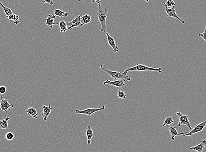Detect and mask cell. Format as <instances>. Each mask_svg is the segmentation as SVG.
<instances>
[{
	"instance_id": "cell-1",
	"label": "cell",
	"mask_w": 206,
	"mask_h": 152,
	"mask_svg": "<svg viewBox=\"0 0 206 152\" xmlns=\"http://www.w3.org/2000/svg\"><path fill=\"white\" fill-rule=\"evenodd\" d=\"M98 10L97 12V16L98 20L101 25L100 33H106L107 29L106 25V18L108 16V11L106 9H103L101 6V4H98Z\"/></svg>"
},
{
	"instance_id": "cell-2",
	"label": "cell",
	"mask_w": 206,
	"mask_h": 152,
	"mask_svg": "<svg viewBox=\"0 0 206 152\" xmlns=\"http://www.w3.org/2000/svg\"><path fill=\"white\" fill-rule=\"evenodd\" d=\"M100 69L101 71L105 72L113 78V80L117 79H125L129 81L131 80V78L127 75H124L123 73L119 72H114L111 71L107 68L104 64H101L100 66Z\"/></svg>"
},
{
	"instance_id": "cell-3",
	"label": "cell",
	"mask_w": 206,
	"mask_h": 152,
	"mask_svg": "<svg viewBox=\"0 0 206 152\" xmlns=\"http://www.w3.org/2000/svg\"><path fill=\"white\" fill-rule=\"evenodd\" d=\"M134 71H153V72H157L159 73H161L162 72V69L161 68H152V67H148L142 64H136V66L131 67V68H128L123 72L124 75H127V73L129 72H132Z\"/></svg>"
},
{
	"instance_id": "cell-4",
	"label": "cell",
	"mask_w": 206,
	"mask_h": 152,
	"mask_svg": "<svg viewBox=\"0 0 206 152\" xmlns=\"http://www.w3.org/2000/svg\"><path fill=\"white\" fill-rule=\"evenodd\" d=\"M183 110H181L180 112H176V114L179 117V123L178 126L180 127L183 125H186L189 129H192L191 123L189 121V116L186 115L182 113Z\"/></svg>"
},
{
	"instance_id": "cell-5",
	"label": "cell",
	"mask_w": 206,
	"mask_h": 152,
	"mask_svg": "<svg viewBox=\"0 0 206 152\" xmlns=\"http://www.w3.org/2000/svg\"><path fill=\"white\" fill-rule=\"evenodd\" d=\"M206 126V120L198 124L196 126H194V128L192 129V130L190 132H183V133H180V134L183 135V136H191L193 134H196V133L201 132L204 129Z\"/></svg>"
},
{
	"instance_id": "cell-6",
	"label": "cell",
	"mask_w": 206,
	"mask_h": 152,
	"mask_svg": "<svg viewBox=\"0 0 206 152\" xmlns=\"http://www.w3.org/2000/svg\"><path fill=\"white\" fill-rule=\"evenodd\" d=\"M105 109V106L104 105L102 106L100 108H87L83 110H79L76 109L75 110V113L77 114H85L87 115L91 116L93 114L98 112L99 111H103Z\"/></svg>"
},
{
	"instance_id": "cell-7",
	"label": "cell",
	"mask_w": 206,
	"mask_h": 152,
	"mask_svg": "<svg viewBox=\"0 0 206 152\" xmlns=\"http://www.w3.org/2000/svg\"><path fill=\"white\" fill-rule=\"evenodd\" d=\"M83 14H80V15L76 16L73 20L70 22H66L67 26H68V30H71L74 28L78 26L81 27L82 24L81 18Z\"/></svg>"
},
{
	"instance_id": "cell-8",
	"label": "cell",
	"mask_w": 206,
	"mask_h": 152,
	"mask_svg": "<svg viewBox=\"0 0 206 152\" xmlns=\"http://www.w3.org/2000/svg\"><path fill=\"white\" fill-rule=\"evenodd\" d=\"M103 85L107 84L110 85L118 88H123L126 85V80L125 79H119L113 80L112 81L106 80L103 82Z\"/></svg>"
},
{
	"instance_id": "cell-9",
	"label": "cell",
	"mask_w": 206,
	"mask_h": 152,
	"mask_svg": "<svg viewBox=\"0 0 206 152\" xmlns=\"http://www.w3.org/2000/svg\"><path fill=\"white\" fill-rule=\"evenodd\" d=\"M165 10L168 16L176 18V19L180 21L182 23H185V22H186L185 20L181 19L179 17L178 14H177L176 9H175V7H173V8H168V7H165Z\"/></svg>"
},
{
	"instance_id": "cell-10",
	"label": "cell",
	"mask_w": 206,
	"mask_h": 152,
	"mask_svg": "<svg viewBox=\"0 0 206 152\" xmlns=\"http://www.w3.org/2000/svg\"><path fill=\"white\" fill-rule=\"evenodd\" d=\"M14 105L12 104H9L7 100H5L3 97L1 96L0 99V111H4L7 113L8 110L13 108Z\"/></svg>"
},
{
	"instance_id": "cell-11",
	"label": "cell",
	"mask_w": 206,
	"mask_h": 152,
	"mask_svg": "<svg viewBox=\"0 0 206 152\" xmlns=\"http://www.w3.org/2000/svg\"><path fill=\"white\" fill-rule=\"evenodd\" d=\"M107 37V42L108 44L111 46L113 49V52L114 53H116L119 51V47L117 45L114 38H112L108 33H106Z\"/></svg>"
},
{
	"instance_id": "cell-12",
	"label": "cell",
	"mask_w": 206,
	"mask_h": 152,
	"mask_svg": "<svg viewBox=\"0 0 206 152\" xmlns=\"http://www.w3.org/2000/svg\"><path fill=\"white\" fill-rule=\"evenodd\" d=\"M56 16L55 15H52L51 14H50L49 15L48 17L46 18L45 20V24H46V26L52 28L54 26L56 25H59V22H54V20L55 18H56Z\"/></svg>"
},
{
	"instance_id": "cell-13",
	"label": "cell",
	"mask_w": 206,
	"mask_h": 152,
	"mask_svg": "<svg viewBox=\"0 0 206 152\" xmlns=\"http://www.w3.org/2000/svg\"><path fill=\"white\" fill-rule=\"evenodd\" d=\"M42 108H43V110L42 112V117L44 121H47L49 115L50 114L52 110V108L50 106V104H49L48 106H42Z\"/></svg>"
},
{
	"instance_id": "cell-14",
	"label": "cell",
	"mask_w": 206,
	"mask_h": 152,
	"mask_svg": "<svg viewBox=\"0 0 206 152\" xmlns=\"http://www.w3.org/2000/svg\"><path fill=\"white\" fill-rule=\"evenodd\" d=\"M86 134L87 138L88 145H91V140L92 138L95 135L94 134V131H93L91 126H88L87 127Z\"/></svg>"
},
{
	"instance_id": "cell-15",
	"label": "cell",
	"mask_w": 206,
	"mask_h": 152,
	"mask_svg": "<svg viewBox=\"0 0 206 152\" xmlns=\"http://www.w3.org/2000/svg\"><path fill=\"white\" fill-rule=\"evenodd\" d=\"M206 145V140L204 139V140L201 141V142L196 146L193 147H190L188 146V147L189 149L191 150H193L196 151L198 152H201L203 150L204 148Z\"/></svg>"
},
{
	"instance_id": "cell-16",
	"label": "cell",
	"mask_w": 206,
	"mask_h": 152,
	"mask_svg": "<svg viewBox=\"0 0 206 152\" xmlns=\"http://www.w3.org/2000/svg\"><path fill=\"white\" fill-rule=\"evenodd\" d=\"M169 129V133L171 135V139L172 141L174 140L175 137L176 136H182L183 135L179 133L177 130V127L172 126H167Z\"/></svg>"
},
{
	"instance_id": "cell-17",
	"label": "cell",
	"mask_w": 206,
	"mask_h": 152,
	"mask_svg": "<svg viewBox=\"0 0 206 152\" xmlns=\"http://www.w3.org/2000/svg\"><path fill=\"white\" fill-rule=\"evenodd\" d=\"M26 112L27 113L28 115L32 116L34 118H38V111L34 107H30Z\"/></svg>"
},
{
	"instance_id": "cell-18",
	"label": "cell",
	"mask_w": 206,
	"mask_h": 152,
	"mask_svg": "<svg viewBox=\"0 0 206 152\" xmlns=\"http://www.w3.org/2000/svg\"><path fill=\"white\" fill-rule=\"evenodd\" d=\"M9 119L10 118L9 117H7L5 119L0 121V129L1 131L8 129Z\"/></svg>"
},
{
	"instance_id": "cell-19",
	"label": "cell",
	"mask_w": 206,
	"mask_h": 152,
	"mask_svg": "<svg viewBox=\"0 0 206 152\" xmlns=\"http://www.w3.org/2000/svg\"><path fill=\"white\" fill-rule=\"evenodd\" d=\"M91 20V17L89 14H86L85 15H83L81 18L82 24L81 27L83 26L84 25L90 23Z\"/></svg>"
},
{
	"instance_id": "cell-20",
	"label": "cell",
	"mask_w": 206,
	"mask_h": 152,
	"mask_svg": "<svg viewBox=\"0 0 206 152\" xmlns=\"http://www.w3.org/2000/svg\"><path fill=\"white\" fill-rule=\"evenodd\" d=\"M175 121L174 120V117L172 116L168 115L167 116L166 118L164 120V122L162 125V126L164 127L168 126L171 124L174 123Z\"/></svg>"
},
{
	"instance_id": "cell-21",
	"label": "cell",
	"mask_w": 206,
	"mask_h": 152,
	"mask_svg": "<svg viewBox=\"0 0 206 152\" xmlns=\"http://www.w3.org/2000/svg\"><path fill=\"white\" fill-rule=\"evenodd\" d=\"M59 26L60 29V32L61 33H65L68 30L67 22L65 21H61L60 22H59Z\"/></svg>"
},
{
	"instance_id": "cell-22",
	"label": "cell",
	"mask_w": 206,
	"mask_h": 152,
	"mask_svg": "<svg viewBox=\"0 0 206 152\" xmlns=\"http://www.w3.org/2000/svg\"><path fill=\"white\" fill-rule=\"evenodd\" d=\"M54 13L56 16L60 17H67L69 15V14L67 12H63L60 9H55L54 10Z\"/></svg>"
},
{
	"instance_id": "cell-23",
	"label": "cell",
	"mask_w": 206,
	"mask_h": 152,
	"mask_svg": "<svg viewBox=\"0 0 206 152\" xmlns=\"http://www.w3.org/2000/svg\"><path fill=\"white\" fill-rule=\"evenodd\" d=\"M0 6L2 7V9H3L5 13H6V18H8L9 15L13 14L12 10L10 8H8V7H6V6H4L2 3L1 2H0Z\"/></svg>"
},
{
	"instance_id": "cell-24",
	"label": "cell",
	"mask_w": 206,
	"mask_h": 152,
	"mask_svg": "<svg viewBox=\"0 0 206 152\" xmlns=\"http://www.w3.org/2000/svg\"><path fill=\"white\" fill-rule=\"evenodd\" d=\"M165 7L168 8H173L176 6V3H175L173 0H167L166 2H164Z\"/></svg>"
},
{
	"instance_id": "cell-25",
	"label": "cell",
	"mask_w": 206,
	"mask_h": 152,
	"mask_svg": "<svg viewBox=\"0 0 206 152\" xmlns=\"http://www.w3.org/2000/svg\"><path fill=\"white\" fill-rule=\"evenodd\" d=\"M117 96L118 98L120 99L124 100L126 99L127 95L126 94V93L123 91L118 90L117 92Z\"/></svg>"
},
{
	"instance_id": "cell-26",
	"label": "cell",
	"mask_w": 206,
	"mask_h": 152,
	"mask_svg": "<svg viewBox=\"0 0 206 152\" xmlns=\"http://www.w3.org/2000/svg\"><path fill=\"white\" fill-rule=\"evenodd\" d=\"M14 138V135L12 132H8L6 135V140L11 141L13 140Z\"/></svg>"
},
{
	"instance_id": "cell-27",
	"label": "cell",
	"mask_w": 206,
	"mask_h": 152,
	"mask_svg": "<svg viewBox=\"0 0 206 152\" xmlns=\"http://www.w3.org/2000/svg\"><path fill=\"white\" fill-rule=\"evenodd\" d=\"M198 36L201 37L205 42H206V26L205 27L204 31L203 33H199Z\"/></svg>"
},
{
	"instance_id": "cell-28",
	"label": "cell",
	"mask_w": 206,
	"mask_h": 152,
	"mask_svg": "<svg viewBox=\"0 0 206 152\" xmlns=\"http://www.w3.org/2000/svg\"><path fill=\"white\" fill-rule=\"evenodd\" d=\"M19 16L17 14H14V18H13V21H14V23L18 25L19 23Z\"/></svg>"
},
{
	"instance_id": "cell-29",
	"label": "cell",
	"mask_w": 206,
	"mask_h": 152,
	"mask_svg": "<svg viewBox=\"0 0 206 152\" xmlns=\"http://www.w3.org/2000/svg\"><path fill=\"white\" fill-rule=\"evenodd\" d=\"M7 91V89L5 86H0V94H5Z\"/></svg>"
},
{
	"instance_id": "cell-30",
	"label": "cell",
	"mask_w": 206,
	"mask_h": 152,
	"mask_svg": "<svg viewBox=\"0 0 206 152\" xmlns=\"http://www.w3.org/2000/svg\"><path fill=\"white\" fill-rule=\"evenodd\" d=\"M43 2L46 3V4H49L50 5H54V2L53 0H43Z\"/></svg>"
},
{
	"instance_id": "cell-31",
	"label": "cell",
	"mask_w": 206,
	"mask_h": 152,
	"mask_svg": "<svg viewBox=\"0 0 206 152\" xmlns=\"http://www.w3.org/2000/svg\"><path fill=\"white\" fill-rule=\"evenodd\" d=\"M101 0H91V2L93 3H97V4H99L100 3Z\"/></svg>"
},
{
	"instance_id": "cell-32",
	"label": "cell",
	"mask_w": 206,
	"mask_h": 152,
	"mask_svg": "<svg viewBox=\"0 0 206 152\" xmlns=\"http://www.w3.org/2000/svg\"><path fill=\"white\" fill-rule=\"evenodd\" d=\"M14 14H11V15H9L8 18H9V20H13V18H14Z\"/></svg>"
},
{
	"instance_id": "cell-33",
	"label": "cell",
	"mask_w": 206,
	"mask_h": 152,
	"mask_svg": "<svg viewBox=\"0 0 206 152\" xmlns=\"http://www.w3.org/2000/svg\"><path fill=\"white\" fill-rule=\"evenodd\" d=\"M77 1H78L79 2H82L83 1H84V0H77ZM84 1H87L88 0H84Z\"/></svg>"
},
{
	"instance_id": "cell-34",
	"label": "cell",
	"mask_w": 206,
	"mask_h": 152,
	"mask_svg": "<svg viewBox=\"0 0 206 152\" xmlns=\"http://www.w3.org/2000/svg\"><path fill=\"white\" fill-rule=\"evenodd\" d=\"M143 1H145L146 2H149V1H151V0H143Z\"/></svg>"
},
{
	"instance_id": "cell-35",
	"label": "cell",
	"mask_w": 206,
	"mask_h": 152,
	"mask_svg": "<svg viewBox=\"0 0 206 152\" xmlns=\"http://www.w3.org/2000/svg\"></svg>"
}]
</instances>
